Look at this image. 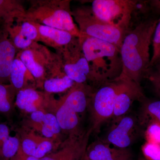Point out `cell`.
Instances as JSON below:
<instances>
[{
	"label": "cell",
	"mask_w": 160,
	"mask_h": 160,
	"mask_svg": "<svg viewBox=\"0 0 160 160\" xmlns=\"http://www.w3.org/2000/svg\"><path fill=\"white\" fill-rule=\"evenodd\" d=\"M149 4L150 11L155 14L160 16V0L149 1Z\"/></svg>",
	"instance_id": "obj_31"
},
{
	"label": "cell",
	"mask_w": 160,
	"mask_h": 160,
	"mask_svg": "<svg viewBox=\"0 0 160 160\" xmlns=\"http://www.w3.org/2000/svg\"><path fill=\"white\" fill-rule=\"evenodd\" d=\"M138 120L131 116L124 115L113 120L106 142L121 149H127L135 139Z\"/></svg>",
	"instance_id": "obj_11"
},
{
	"label": "cell",
	"mask_w": 160,
	"mask_h": 160,
	"mask_svg": "<svg viewBox=\"0 0 160 160\" xmlns=\"http://www.w3.org/2000/svg\"><path fill=\"white\" fill-rule=\"evenodd\" d=\"M63 70L74 82L100 86L91 71L83 53L79 38L75 37L68 45L56 51Z\"/></svg>",
	"instance_id": "obj_8"
},
{
	"label": "cell",
	"mask_w": 160,
	"mask_h": 160,
	"mask_svg": "<svg viewBox=\"0 0 160 160\" xmlns=\"http://www.w3.org/2000/svg\"><path fill=\"white\" fill-rule=\"evenodd\" d=\"M9 78L10 84L17 92L21 89L35 88L37 86L34 78L17 55L12 63Z\"/></svg>",
	"instance_id": "obj_22"
},
{
	"label": "cell",
	"mask_w": 160,
	"mask_h": 160,
	"mask_svg": "<svg viewBox=\"0 0 160 160\" xmlns=\"http://www.w3.org/2000/svg\"><path fill=\"white\" fill-rule=\"evenodd\" d=\"M121 77L103 83L90 96L88 108L91 114L92 132L99 131L101 126L113 117L115 100L122 85Z\"/></svg>",
	"instance_id": "obj_7"
},
{
	"label": "cell",
	"mask_w": 160,
	"mask_h": 160,
	"mask_svg": "<svg viewBox=\"0 0 160 160\" xmlns=\"http://www.w3.org/2000/svg\"><path fill=\"white\" fill-rule=\"evenodd\" d=\"M84 160H88L87 159H86V156H85V158H84Z\"/></svg>",
	"instance_id": "obj_34"
},
{
	"label": "cell",
	"mask_w": 160,
	"mask_h": 160,
	"mask_svg": "<svg viewBox=\"0 0 160 160\" xmlns=\"http://www.w3.org/2000/svg\"><path fill=\"white\" fill-rule=\"evenodd\" d=\"M72 14L81 34L111 43L120 50L128 32L98 18L90 6H80L72 10Z\"/></svg>",
	"instance_id": "obj_6"
},
{
	"label": "cell",
	"mask_w": 160,
	"mask_h": 160,
	"mask_svg": "<svg viewBox=\"0 0 160 160\" xmlns=\"http://www.w3.org/2000/svg\"><path fill=\"white\" fill-rule=\"evenodd\" d=\"M20 146V137L10 135L0 149V160H11L18 153Z\"/></svg>",
	"instance_id": "obj_25"
},
{
	"label": "cell",
	"mask_w": 160,
	"mask_h": 160,
	"mask_svg": "<svg viewBox=\"0 0 160 160\" xmlns=\"http://www.w3.org/2000/svg\"><path fill=\"white\" fill-rule=\"evenodd\" d=\"M145 137L146 142L160 144V124L152 122L147 125Z\"/></svg>",
	"instance_id": "obj_28"
},
{
	"label": "cell",
	"mask_w": 160,
	"mask_h": 160,
	"mask_svg": "<svg viewBox=\"0 0 160 160\" xmlns=\"http://www.w3.org/2000/svg\"><path fill=\"white\" fill-rule=\"evenodd\" d=\"M63 70L58 56L57 60L48 72L43 84L45 92L49 94L67 91L75 84Z\"/></svg>",
	"instance_id": "obj_19"
},
{
	"label": "cell",
	"mask_w": 160,
	"mask_h": 160,
	"mask_svg": "<svg viewBox=\"0 0 160 160\" xmlns=\"http://www.w3.org/2000/svg\"><path fill=\"white\" fill-rule=\"evenodd\" d=\"M29 2L25 20L68 32L75 37L84 36L72 17L70 0H32Z\"/></svg>",
	"instance_id": "obj_4"
},
{
	"label": "cell",
	"mask_w": 160,
	"mask_h": 160,
	"mask_svg": "<svg viewBox=\"0 0 160 160\" xmlns=\"http://www.w3.org/2000/svg\"><path fill=\"white\" fill-rule=\"evenodd\" d=\"M30 22L37 29L38 42H42L46 46L54 48L56 51L68 45L75 38L68 32L38 23Z\"/></svg>",
	"instance_id": "obj_20"
},
{
	"label": "cell",
	"mask_w": 160,
	"mask_h": 160,
	"mask_svg": "<svg viewBox=\"0 0 160 160\" xmlns=\"http://www.w3.org/2000/svg\"><path fill=\"white\" fill-rule=\"evenodd\" d=\"M34 78L38 86L42 87L48 72L57 60L46 46L35 42L27 49L20 50L17 55Z\"/></svg>",
	"instance_id": "obj_9"
},
{
	"label": "cell",
	"mask_w": 160,
	"mask_h": 160,
	"mask_svg": "<svg viewBox=\"0 0 160 160\" xmlns=\"http://www.w3.org/2000/svg\"><path fill=\"white\" fill-rule=\"evenodd\" d=\"M17 92L11 84H0V113L9 114L13 110Z\"/></svg>",
	"instance_id": "obj_24"
},
{
	"label": "cell",
	"mask_w": 160,
	"mask_h": 160,
	"mask_svg": "<svg viewBox=\"0 0 160 160\" xmlns=\"http://www.w3.org/2000/svg\"><path fill=\"white\" fill-rule=\"evenodd\" d=\"M142 160H145V159H142Z\"/></svg>",
	"instance_id": "obj_35"
},
{
	"label": "cell",
	"mask_w": 160,
	"mask_h": 160,
	"mask_svg": "<svg viewBox=\"0 0 160 160\" xmlns=\"http://www.w3.org/2000/svg\"><path fill=\"white\" fill-rule=\"evenodd\" d=\"M26 9L19 0H0V29L7 32L14 23L25 20Z\"/></svg>",
	"instance_id": "obj_21"
},
{
	"label": "cell",
	"mask_w": 160,
	"mask_h": 160,
	"mask_svg": "<svg viewBox=\"0 0 160 160\" xmlns=\"http://www.w3.org/2000/svg\"><path fill=\"white\" fill-rule=\"evenodd\" d=\"M90 7L98 18L127 32L136 11H150L149 1L94 0Z\"/></svg>",
	"instance_id": "obj_5"
},
{
	"label": "cell",
	"mask_w": 160,
	"mask_h": 160,
	"mask_svg": "<svg viewBox=\"0 0 160 160\" xmlns=\"http://www.w3.org/2000/svg\"><path fill=\"white\" fill-rule=\"evenodd\" d=\"M92 132L90 128L78 135L68 136L56 151L38 160H83Z\"/></svg>",
	"instance_id": "obj_10"
},
{
	"label": "cell",
	"mask_w": 160,
	"mask_h": 160,
	"mask_svg": "<svg viewBox=\"0 0 160 160\" xmlns=\"http://www.w3.org/2000/svg\"><path fill=\"white\" fill-rule=\"evenodd\" d=\"M152 45V53L150 58L149 69L160 62V17L155 29Z\"/></svg>",
	"instance_id": "obj_26"
},
{
	"label": "cell",
	"mask_w": 160,
	"mask_h": 160,
	"mask_svg": "<svg viewBox=\"0 0 160 160\" xmlns=\"http://www.w3.org/2000/svg\"><path fill=\"white\" fill-rule=\"evenodd\" d=\"M21 133L19 149L26 155L40 159L52 152L54 139L36 134L31 129Z\"/></svg>",
	"instance_id": "obj_14"
},
{
	"label": "cell",
	"mask_w": 160,
	"mask_h": 160,
	"mask_svg": "<svg viewBox=\"0 0 160 160\" xmlns=\"http://www.w3.org/2000/svg\"><path fill=\"white\" fill-rule=\"evenodd\" d=\"M120 77L123 82L115 100L113 120L126 115L135 101H142L145 98L141 85Z\"/></svg>",
	"instance_id": "obj_12"
},
{
	"label": "cell",
	"mask_w": 160,
	"mask_h": 160,
	"mask_svg": "<svg viewBox=\"0 0 160 160\" xmlns=\"http://www.w3.org/2000/svg\"><path fill=\"white\" fill-rule=\"evenodd\" d=\"M18 51L8 32L0 29V84L10 83L11 67Z\"/></svg>",
	"instance_id": "obj_18"
},
{
	"label": "cell",
	"mask_w": 160,
	"mask_h": 160,
	"mask_svg": "<svg viewBox=\"0 0 160 160\" xmlns=\"http://www.w3.org/2000/svg\"><path fill=\"white\" fill-rule=\"evenodd\" d=\"M146 160H160V144L146 142L142 147Z\"/></svg>",
	"instance_id": "obj_27"
},
{
	"label": "cell",
	"mask_w": 160,
	"mask_h": 160,
	"mask_svg": "<svg viewBox=\"0 0 160 160\" xmlns=\"http://www.w3.org/2000/svg\"><path fill=\"white\" fill-rule=\"evenodd\" d=\"M138 122L142 125H147L152 122L160 124V100L146 101L144 99Z\"/></svg>",
	"instance_id": "obj_23"
},
{
	"label": "cell",
	"mask_w": 160,
	"mask_h": 160,
	"mask_svg": "<svg viewBox=\"0 0 160 160\" xmlns=\"http://www.w3.org/2000/svg\"></svg>",
	"instance_id": "obj_36"
},
{
	"label": "cell",
	"mask_w": 160,
	"mask_h": 160,
	"mask_svg": "<svg viewBox=\"0 0 160 160\" xmlns=\"http://www.w3.org/2000/svg\"><path fill=\"white\" fill-rule=\"evenodd\" d=\"M158 18H149L125 36L120 48L122 62L121 76L141 85L149 69V49Z\"/></svg>",
	"instance_id": "obj_1"
},
{
	"label": "cell",
	"mask_w": 160,
	"mask_h": 160,
	"mask_svg": "<svg viewBox=\"0 0 160 160\" xmlns=\"http://www.w3.org/2000/svg\"><path fill=\"white\" fill-rule=\"evenodd\" d=\"M93 90L86 84L75 83L58 100L52 99L50 109H53L62 132L69 136L81 134L82 116L88 109Z\"/></svg>",
	"instance_id": "obj_3"
},
{
	"label": "cell",
	"mask_w": 160,
	"mask_h": 160,
	"mask_svg": "<svg viewBox=\"0 0 160 160\" xmlns=\"http://www.w3.org/2000/svg\"><path fill=\"white\" fill-rule=\"evenodd\" d=\"M38 159L33 157L28 156L22 152L19 149L16 155L11 159V160H38Z\"/></svg>",
	"instance_id": "obj_32"
},
{
	"label": "cell",
	"mask_w": 160,
	"mask_h": 160,
	"mask_svg": "<svg viewBox=\"0 0 160 160\" xmlns=\"http://www.w3.org/2000/svg\"><path fill=\"white\" fill-rule=\"evenodd\" d=\"M146 77L151 82L160 83V62L149 69Z\"/></svg>",
	"instance_id": "obj_29"
},
{
	"label": "cell",
	"mask_w": 160,
	"mask_h": 160,
	"mask_svg": "<svg viewBox=\"0 0 160 160\" xmlns=\"http://www.w3.org/2000/svg\"><path fill=\"white\" fill-rule=\"evenodd\" d=\"M9 38L18 50L27 49L38 42L37 29L32 23L23 20L14 23L7 30Z\"/></svg>",
	"instance_id": "obj_16"
},
{
	"label": "cell",
	"mask_w": 160,
	"mask_h": 160,
	"mask_svg": "<svg viewBox=\"0 0 160 160\" xmlns=\"http://www.w3.org/2000/svg\"><path fill=\"white\" fill-rule=\"evenodd\" d=\"M79 39L92 73L100 86L119 77L122 72V62L118 47L86 35Z\"/></svg>",
	"instance_id": "obj_2"
},
{
	"label": "cell",
	"mask_w": 160,
	"mask_h": 160,
	"mask_svg": "<svg viewBox=\"0 0 160 160\" xmlns=\"http://www.w3.org/2000/svg\"><path fill=\"white\" fill-rule=\"evenodd\" d=\"M152 83L154 87L155 91L160 97V83L155 82H152Z\"/></svg>",
	"instance_id": "obj_33"
},
{
	"label": "cell",
	"mask_w": 160,
	"mask_h": 160,
	"mask_svg": "<svg viewBox=\"0 0 160 160\" xmlns=\"http://www.w3.org/2000/svg\"><path fill=\"white\" fill-rule=\"evenodd\" d=\"M106 141H96L87 146L86 158L88 160H130L128 149L112 147Z\"/></svg>",
	"instance_id": "obj_17"
},
{
	"label": "cell",
	"mask_w": 160,
	"mask_h": 160,
	"mask_svg": "<svg viewBox=\"0 0 160 160\" xmlns=\"http://www.w3.org/2000/svg\"><path fill=\"white\" fill-rule=\"evenodd\" d=\"M52 98L46 92L38 91L35 88L19 90L16 96L15 105L25 112L31 114L38 110L50 108Z\"/></svg>",
	"instance_id": "obj_13"
},
{
	"label": "cell",
	"mask_w": 160,
	"mask_h": 160,
	"mask_svg": "<svg viewBox=\"0 0 160 160\" xmlns=\"http://www.w3.org/2000/svg\"><path fill=\"white\" fill-rule=\"evenodd\" d=\"M10 136V129L9 126L6 124H0V149L2 146L3 143Z\"/></svg>",
	"instance_id": "obj_30"
},
{
	"label": "cell",
	"mask_w": 160,
	"mask_h": 160,
	"mask_svg": "<svg viewBox=\"0 0 160 160\" xmlns=\"http://www.w3.org/2000/svg\"><path fill=\"white\" fill-rule=\"evenodd\" d=\"M26 125L42 136L56 139L62 132L55 115L48 110H38L30 114Z\"/></svg>",
	"instance_id": "obj_15"
}]
</instances>
